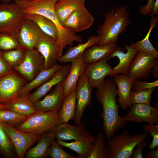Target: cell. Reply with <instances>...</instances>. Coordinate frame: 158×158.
<instances>
[{
    "label": "cell",
    "mask_w": 158,
    "mask_h": 158,
    "mask_svg": "<svg viewBox=\"0 0 158 158\" xmlns=\"http://www.w3.org/2000/svg\"><path fill=\"white\" fill-rule=\"evenodd\" d=\"M0 109H7L6 104H4L0 103Z\"/></svg>",
    "instance_id": "7dc6e473"
},
{
    "label": "cell",
    "mask_w": 158,
    "mask_h": 158,
    "mask_svg": "<svg viewBox=\"0 0 158 158\" xmlns=\"http://www.w3.org/2000/svg\"><path fill=\"white\" fill-rule=\"evenodd\" d=\"M124 117L127 121L139 123L146 122L151 124H158V108L145 104L132 105Z\"/></svg>",
    "instance_id": "5bb4252c"
},
{
    "label": "cell",
    "mask_w": 158,
    "mask_h": 158,
    "mask_svg": "<svg viewBox=\"0 0 158 158\" xmlns=\"http://www.w3.org/2000/svg\"><path fill=\"white\" fill-rule=\"evenodd\" d=\"M24 17L34 22L43 32L57 41V29L54 23L50 19L36 13L24 14Z\"/></svg>",
    "instance_id": "f546056e"
},
{
    "label": "cell",
    "mask_w": 158,
    "mask_h": 158,
    "mask_svg": "<svg viewBox=\"0 0 158 158\" xmlns=\"http://www.w3.org/2000/svg\"><path fill=\"white\" fill-rule=\"evenodd\" d=\"M27 117L10 110L0 109V123H7L15 127L21 123Z\"/></svg>",
    "instance_id": "74e56055"
},
{
    "label": "cell",
    "mask_w": 158,
    "mask_h": 158,
    "mask_svg": "<svg viewBox=\"0 0 158 158\" xmlns=\"http://www.w3.org/2000/svg\"><path fill=\"white\" fill-rule=\"evenodd\" d=\"M100 40L99 36L92 35L90 37L85 43L69 47L65 53L59 58L58 61L62 63L71 62L83 54L86 50L90 47L98 44Z\"/></svg>",
    "instance_id": "d4e9b609"
},
{
    "label": "cell",
    "mask_w": 158,
    "mask_h": 158,
    "mask_svg": "<svg viewBox=\"0 0 158 158\" xmlns=\"http://www.w3.org/2000/svg\"><path fill=\"white\" fill-rule=\"evenodd\" d=\"M145 157L147 158H158V148L155 150H153L148 152L146 155Z\"/></svg>",
    "instance_id": "f6af8a7d"
},
{
    "label": "cell",
    "mask_w": 158,
    "mask_h": 158,
    "mask_svg": "<svg viewBox=\"0 0 158 158\" xmlns=\"http://www.w3.org/2000/svg\"><path fill=\"white\" fill-rule=\"evenodd\" d=\"M156 88L136 91L131 90L130 96L131 104H142L150 105L151 95Z\"/></svg>",
    "instance_id": "8d00e7d4"
},
{
    "label": "cell",
    "mask_w": 158,
    "mask_h": 158,
    "mask_svg": "<svg viewBox=\"0 0 158 158\" xmlns=\"http://www.w3.org/2000/svg\"><path fill=\"white\" fill-rule=\"evenodd\" d=\"M71 65L66 64L57 70L47 81L39 86L28 96L29 100L32 102H37L45 95L54 86L63 83L69 72Z\"/></svg>",
    "instance_id": "d6986e66"
},
{
    "label": "cell",
    "mask_w": 158,
    "mask_h": 158,
    "mask_svg": "<svg viewBox=\"0 0 158 158\" xmlns=\"http://www.w3.org/2000/svg\"><path fill=\"white\" fill-rule=\"evenodd\" d=\"M0 126L10 138L14 146L16 155L23 158L28 150L38 142L41 135L26 133L17 130L14 126L6 123H0Z\"/></svg>",
    "instance_id": "52a82bcc"
},
{
    "label": "cell",
    "mask_w": 158,
    "mask_h": 158,
    "mask_svg": "<svg viewBox=\"0 0 158 158\" xmlns=\"http://www.w3.org/2000/svg\"><path fill=\"white\" fill-rule=\"evenodd\" d=\"M59 111H36L15 126L23 132L42 134L58 125Z\"/></svg>",
    "instance_id": "5b68a950"
},
{
    "label": "cell",
    "mask_w": 158,
    "mask_h": 158,
    "mask_svg": "<svg viewBox=\"0 0 158 158\" xmlns=\"http://www.w3.org/2000/svg\"><path fill=\"white\" fill-rule=\"evenodd\" d=\"M116 84L113 80H104L102 85L97 88L95 95L97 101L102 106L100 116L103 118V130L107 139L110 140L119 129L125 127L127 121L118 113Z\"/></svg>",
    "instance_id": "6da1fadb"
},
{
    "label": "cell",
    "mask_w": 158,
    "mask_h": 158,
    "mask_svg": "<svg viewBox=\"0 0 158 158\" xmlns=\"http://www.w3.org/2000/svg\"><path fill=\"white\" fill-rule=\"evenodd\" d=\"M42 32L34 22L24 17L18 33L20 45L26 50L35 49L37 41Z\"/></svg>",
    "instance_id": "e0dca14e"
},
{
    "label": "cell",
    "mask_w": 158,
    "mask_h": 158,
    "mask_svg": "<svg viewBox=\"0 0 158 158\" xmlns=\"http://www.w3.org/2000/svg\"><path fill=\"white\" fill-rule=\"evenodd\" d=\"M113 80L117 87V95L118 104L123 110L130 108L132 104L130 102V96L133 84L135 81L127 75L120 74L114 76Z\"/></svg>",
    "instance_id": "ffe728a7"
},
{
    "label": "cell",
    "mask_w": 158,
    "mask_h": 158,
    "mask_svg": "<svg viewBox=\"0 0 158 158\" xmlns=\"http://www.w3.org/2000/svg\"><path fill=\"white\" fill-rule=\"evenodd\" d=\"M108 61L106 57L96 62L87 64L85 73L92 88L100 87L105 78L111 74L113 68L107 63Z\"/></svg>",
    "instance_id": "2e32d148"
},
{
    "label": "cell",
    "mask_w": 158,
    "mask_h": 158,
    "mask_svg": "<svg viewBox=\"0 0 158 158\" xmlns=\"http://www.w3.org/2000/svg\"><path fill=\"white\" fill-rule=\"evenodd\" d=\"M97 136L87 132L80 139L73 142H67L57 139V142L61 146L73 150L78 154V158H86L95 142Z\"/></svg>",
    "instance_id": "cb8c5ba5"
},
{
    "label": "cell",
    "mask_w": 158,
    "mask_h": 158,
    "mask_svg": "<svg viewBox=\"0 0 158 158\" xmlns=\"http://www.w3.org/2000/svg\"><path fill=\"white\" fill-rule=\"evenodd\" d=\"M116 46L117 44L112 42L102 46H92L84 52V61L86 64L96 62L111 54Z\"/></svg>",
    "instance_id": "4316f807"
},
{
    "label": "cell",
    "mask_w": 158,
    "mask_h": 158,
    "mask_svg": "<svg viewBox=\"0 0 158 158\" xmlns=\"http://www.w3.org/2000/svg\"><path fill=\"white\" fill-rule=\"evenodd\" d=\"M24 18L23 11L16 2L0 4V32L18 34Z\"/></svg>",
    "instance_id": "8992f818"
},
{
    "label": "cell",
    "mask_w": 158,
    "mask_h": 158,
    "mask_svg": "<svg viewBox=\"0 0 158 158\" xmlns=\"http://www.w3.org/2000/svg\"><path fill=\"white\" fill-rule=\"evenodd\" d=\"M0 153L7 158L16 157L15 150L10 138L0 126Z\"/></svg>",
    "instance_id": "e575fe53"
},
{
    "label": "cell",
    "mask_w": 158,
    "mask_h": 158,
    "mask_svg": "<svg viewBox=\"0 0 158 158\" xmlns=\"http://www.w3.org/2000/svg\"><path fill=\"white\" fill-rule=\"evenodd\" d=\"M105 139L104 134L100 132L86 158H109V151Z\"/></svg>",
    "instance_id": "d6a6232c"
},
{
    "label": "cell",
    "mask_w": 158,
    "mask_h": 158,
    "mask_svg": "<svg viewBox=\"0 0 158 158\" xmlns=\"http://www.w3.org/2000/svg\"><path fill=\"white\" fill-rule=\"evenodd\" d=\"M158 86V80L150 83L138 80H135L132 85L131 90L136 91L143 90L156 87Z\"/></svg>",
    "instance_id": "60d3db41"
},
{
    "label": "cell",
    "mask_w": 158,
    "mask_h": 158,
    "mask_svg": "<svg viewBox=\"0 0 158 158\" xmlns=\"http://www.w3.org/2000/svg\"><path fill=\"white\" fill-rule=\"evenodd\" d=\"M86 0H58L54 6L56 16L63 25L68 16L75 10L85 5Z\"/></svg>",
    "instance_id": "83f0119b"
},
{
    "label": "cell",
    "mask_w": 158,
    "mask_h": 158,
    "mask_svg": "<svg viewBox=\"0 0 158 158\" xmlns=\"http://www.w3.org/2000/svg\"><path fill=\"white\" fill-rule=\"evenodd\" d=\"M151 74L153 75L154 78H158V60L155 62L152 68Z\"/></svg>",
    "instance_id": "bcb514c9"
},
{
    "label": "cell",
    "mask_w": 158,
    "mask_h": 158,
    "mask_svg": "<svg viewBox=\"0 0 158 158\" xmlns=\"http://www.w3.org/2000/svg\"><path fill=\"white\" fill-rule=\"evenodd\" d=\"M11 0H0V1L2 3H9L11 2Z\"/></svg>",
    "instance_id": "c3c4849f"
},
{
    "label": "cell",
    "mask_w": 158,
    "mask_h": 158,
    "mask_svg": "<svg viewBox=\"0 0 158 158\" xmlns=\"http://www.w3.org/2000/svg\"><path fill=\"white\" fill-rule=\"evenodd\" d=\"M25 50L23 47L2 51V55L6 62L12 68L20 64L24 60Z\"/></svg>",
    "instance_id": "d590c367"
},
{
    "label": "cell",
    "mask_w": 158,
    "mask_h": 158,
    "mask_svg": "<svg viewBox=\"0 0 158 158\" xmlns=\"http://www.w3.org/2000/svg\"><path fill=\"white\" fill-rule=\"evenodd\" d=\"M85 125L82 123L73 125L68 122L58 125L55 127L56 138L62 140H78L87 132Z\"/></svg>",
    "instance_id": "7402d4cb"
},
{
    "label": "cell",
    "mask_w": 158,
    "mask_h": 158,
    "mask_svg": "<svg viewBox=\"0 0 158 158\" xmlns=\"http://www.w3.org/2000/svg\"><path fill=\"white\" fill-rule=\"evenodd\" d=\"M44 63L43 57L35 49L26 50L24 60L14 68L30 82L44 69Z\"/></svg>",
    "instance_id": "30bf717a"
},
{
    "label": "cell",
    "mask_w": 158,
    "mask_h": 158,
    "mask_svg": "<svg viewBox=\"0 0 158 158\" xmlns=\"http://www.w3.org/2000/svg\"><path fill=\"white\" fill-rule=\"evenodd\" d=\"M63 65L56 63L48 69L42 70L33 80L24 86L20 91L18 97L29 96L31 90L47 81Z\"/></svg>",
    "instance_id": "484cf974"
},
{
    "label": "cell",
    "mask_w": 158,
    "mask_h": 158,
    "mask_svg": "<svg viewBox=\"0 0 158 158\" xmlns=\"http://www.w3.org/2000/svg\"><path fill=\"white\" fill-rule=\"evenodd\" d=\"M149 133L145 132L131 135L126 130L114 135L107 144L109 151V158H131L136 146L145 140Z\"/></svg>",
    "instance_id": "277c9868"
},
{
    "label": "cell",
    "mask_w": 158,
    "mask_h": 158,
    "mask_svg": "<svg viewBox=\"0 0 158 158\" xmlns=\"http://www.w3.org/2000/svg\"><path fill=\"white\" fill-rule=\"evenodd\" d=\"M158 58L145 52H138L130 64L127 75L134 80H147Z\"/></svg>",
    "instance_id": "9c48e42d"
},
{
    "label": "cell",
    "mask_w": 158,
    "mask_h": 158,
    "mask_svg": "<svg viewBox=\"0 0 158 158\" xmlns=\"http://www.w3.org/2000/svg\"><path fill=\"white\" fill-rule=\"evenodd\" d=\"M71 63L69 72L62 83L64 97L76 90L78 80L85 72L87 65L84 61V54Z\"/></svg>",
    "instance_id": "44dd1931"
},
{
    "label": "cell",
    "mask_w": 158,
    "mask_h": 158,
    "mask_svg": "<svg viewBox=\"0 0 158 158\" xmlns=\"http://www.w3.org/2000/svg\"><path fill=\"white\" fill-rule=\"evenodd\" d=\"M158 22V15L152 16L150 20V28L145 37L141 40L132 43L130 46L138 52L150 54L158 58V52L150 42L149 38L152 30L157 25Z\"/></svg>",
    "instance_id": "1f68e13d"
},
{
    "label": "cell",
    "mask_w": 158,
    "mask_h": 158,
    "mask_svg": "<svg viewBox=\"0 0 158 158\" xmlns=\"http://www.w3.org/2000/svg\"><path fill=\"white\" fill-rule=\"evenodd\" d=\"M92 89L85 72L79 78L76 88V109L73 119L76 124L81 122L84 111L91 103Z\"/></svg>",
    "instance_id": "8fae6325"
},
{
    "label": "cell",
    "mask_w": 158,
    "mask_h": 158,
    "mask_svg": "<svg viewBox=\"0 0 158 158\" xmlns=\"http://www.w3.org/2000/svg\"><path fill=\"white\" fill-rule=\"evenodd\" d=\"M14 71L13 68L5 61L2 55V51L0 50V78Z\"/></svg>",
    "instance_id": "b9f144b4"
},
{
    "label": "cell",
    "mask_w": 158,
    "mask_h": 158,
    "mask_svg": "<svg viewBox=\"0 0 158 158\" xmlns=\"http://www.w3.org/2000/svg\"><path fill=\"white\" fill-rule=\"evenodd\" d=\"M103 23L98 27L97 32L100 37L98 45L102 46L111 42L117 44L118 37L126 30L130 23L129 13L127 6H118L104 13Z\"/></svg>",
    "instance_id": "3957f363"
},
{
    "label": "cell",
    "mask_w": 158,
    "mask_h": 158,
    "mask_svg": "<svg viewBox=\"0 0 158 158\" xmlns=\"http://www.w3.org/2000/svg\"><path fill=\"white\" fill-rule=\"evenodd\" d=\"M26 82L24 77L15 71L0 78V103L6 104L18 97Z\"/></svg>",
    "instance_id": "ba28073f"
},
{
    "label": "cell",
    "mask_w": 158,
    "mask_h": 158,
    "mask_svg": "<svg viewBox=\"0 0 158 158\" xmlns=\"http://www.w3.org/2000/svg\"><path fill=\"white\" fill-rule=\"evenodd\" d=\"M94 17L84 5L73 11L65 21L63 26L74 32H81L90 28Z\"/></svg>",
    "instance_id": "4fadbf2b"
},
{
    "label": "cell",
    "mask_w": 158,
    "mask_h": 158,
    "mask_svg": "<svg viewBox=\"0 0 158 158\" xmlns=\"http://www.w3.org/2000/svg\"><path fill=\"white\" fill-rule=\"evenodd\" d=\"M29 96L18 97L6 104L7 109L11 110L22 116L28 117L36 112Z\"/></svg>",
    "instance_id": "4dcf8cb0"
},
{
    "label": "cell",
    "mask_w": 158,
    "mask_h": 158,
    "mask_svg": "<svg viewBox=\"0 0 158 158\" xmlns=\"http://www.w3.org/2000/svg\"><path fill=\"white\" fill-rule=\"evenodd\" d=\"M22 47L19 42L18 34L0 32V50L8 51Z\"/></svg>",
    "instance_id": "836d02e7"
},
{
    "label": "cell",
    "mask_w": 158,
    "mask_h": 158,
    "mask_svg": "<svg viewBox=\"0 0 158 158\" xmlns=\"http://www.w3.org/2000/svg\"><path fill=\"white\" fill-rule=\"evenodd\" d=\"M158 15V0H155L152 11L149 14L151 17Z\"/></svg>",
    "instance_id": "ee69618b"
},
{
    "label": "cell",
    "mask_w": 158,
    "mask_h": 158,
    "mask_svg": "<svg viewBox=\"0 0 158 158\" xmlns=\"http://www.w3.org/2000/svg\"><path fill=\"white\" fill-rule=\"evenodd\" d=\"M64 98L63 87L60 83L42 100L32 103V106L36 111H59Z\"/></svg>",
    "instance_id": "9a60e30c"
},
{
    "label": "cell",
    "mask_w": 158,
    "mask_h": 158,
    "mask_svg": "<svg viewBox=\"0 0 158 158\" xmlns=\"http://www.w3.org/2000/svg\"><path fill=\"white\" fill-rule=\"evenodd\" d=\"M15 1H33L34 0H14Z\"/></svg>",
    "instance_id": "681fc988"
},
{
    "label": "cell",
    "mask_w": 158,
    "mask_h": 158,
    "mask_svg": "<svg viewBox=\"0 0 158 158\" xmlns=\"http://www.w3.org/2000/svg\"><path fill=\"white\" fill-rule=\"evenodd\" d=\"M148 146L147 143L145 140L138 144L135 147L131 157L132 158H142L143 150Z\"/></svg>",
    "instance_id": "7bdbcfd3"
},
{
    "label": "cell",
    "mask_w": 158,
    "mask_h": 158,
    "mask_svg": "<svg viewBox=\"0 0 158 158\" xmlns=\"http://www.w3.org/2000/svg\"><path fill=\"white\" fill-rule=\"evenodd\" d=\"M76 90L63 99L59 112L58 125L68 122L73 119L76 105Z\"/></svg>",
    "instance_id": "f1b7e54d"
},
{
    "label": "cell",
    "mask_w": 158,
    "mask_h": 158,
    "mask_svg": "<svg viewBox=\"0 0 158 158\" xmlns=\"http://www.w3.org/2000/svg\"><path fill=\"white\" fill-rule=\"evenodd\" d=\"M145 132L150 133L152 137V140L149 145L150 150L154 149L158 146V125L147 124L142 128Z\"/></svg>",
    "instance_id": "ab89813d"
},
{
    "label": "cell",
    "mask_w": 158,
    "mask_h": 158,
    "mask_svg": "<svg viewBox=\"0 0 158 158\" xmlns=\"http://www.w3.org/2000/svg\"><path fill=\"white\" fill-rule=\"evenodd\" d=\"M56 138L55 127L42 134L36 145L28 150L25 157L42 158L47 157L48 150Z\"/></svg>",
    "instance_id": "603a6c76"
},
{
    "label": "cell",
    "mask_w": 158,
    "mask_h": 158,
    "mask_svg": "<svg viewBox=\"0 0 158 158\" xmlns=\"http://www.w3.org/2000/svg\"><path fill=\"white\" fill-rule=\"evenodd\" d=\"M58 0H34L30 1H16L24 14L36 13L43 16L51 20L57 29L58 36L56 42L60 47V57L63 49L74 42H82L80 36L68 30L61 24L55 14V4Z\"/></svg>",
    "instance_id": "7a4b0ae2"
},
{
    "label": "cell",
    "mask_w": 158,
    "mask_h": 158,
    "mask_svg": "<svg viewBox=\"0 0 158 158\" xmlns=\"http://www.w3.org/2000/svg\"><path fill=\"white\" fill-rule=\"evenodd\" d=\"M125 49L127 51L126 53L122 48L117 46L113 51L107 56L108 61L114 57H117L119 60L118 64L113 68L111 77L120 74H128L131 62L138 51L130 46L125 45Z\"/></svg>",
    "instance_id": "ac0fdd59"
},
{
    "label": "cell",
    "mask_w": 158,
    "mask_h": 158,
    "mask_svg": "<svg viewBox=\"0 0 158 158\" xmlns=\"http://www.w3.org/2000/svg\"><path fill=\"white\" fill-rule=\"evenodd\" d=\"M57 141L51 143L47 152V156L51 158H78L64 150Z\"/></svg>",
    "instance_id": "f35d334b"
},
{
    "label": "cell",
    "mask_w": 158,
    "mask_h": 158,
    "mask_svg": "<svg viewBox=\"0 0 158 158\" xmlns=\"http://www.w3.org/2000/svg\"><path fill=\"white\" fill-rule=\"evenodd\" d=\"M35 49L44 58V69L56 64L60 57V47L56 41L43 32L37 41Z\"/></svg>",
    "instance_id": "7c38bea8"
}]
</instances>
